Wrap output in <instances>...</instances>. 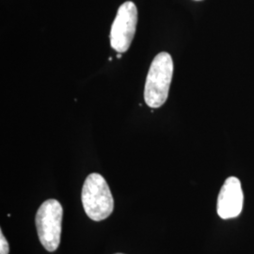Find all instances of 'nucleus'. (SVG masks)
I'll return each mask as SVG.
<instances>
[{
  "label": "nucleus",
  "mask_w": 254,
  "mask_h": 254,
  "mask_svg": "<svg viewBox=\"0 0 254 254\" xmlns=\"http://www.w3.org/2000/svg\"><path fill=\"white\" fill-rule=\"evenodd\" d=\"M172 56L161 52L154 57L147 74L144 88V100L151 109L162 107L169 96L173 79Z\"/></svg>",
  "instance_id": "f257e3e1"
},
{
  "label": "nucleus",
  "mask_w": 254,
  "mask_h": 254,
  "mask_svg": "<svg viewBox=\"0 0 254 254\" xmlns=\"http://www.w3.org/2000/svg\"><path fill=\"white\" fill-rule=\"evenodd\" d=\"M81 200L85 213L94 221L109 218L114 209L109 185L99 173H91L86 178L82 188Z\"/></svg>",
  "instance_id": "f03ea898"
},
{
  "label": "nucleus",
  "mask_w": 254,
  "mask_h": 254,
  "mask_svg": "<svg viewBox=\"0 0 254 254\" xmlns=\"http://www.w3.org/2000/svg\"><path fill=\"white\" fill-rule=\"evenodd\" d=\"M64 209L60 201L47 200L38 209L35 218L37 233L41 244L53 253L61 243Z\"/></svg>",
  "instance_id": "7ed1b4c3"
},
{
  "label": "nucleus",
  "mask_w": 254,
  "mask_h": 254,
  "mask_svg": "<svg viewBox=\"0 0 254 254\" xmlns=\"http://www.w3.org/2000/svg\"><path fill=\"white\" fill-rule=\"evenodd\" d=\"M137 9L134 2L123 3L114 19L110 30V46L118 53H125L129 49L136 34Z\"/></svg>",
  "instance_id": "20e7f679"
},
{
  "label": "nucleus",
  "mask_w": 254,
  "mask_h": 254,
  "mask_svg": "<svg viewBox=\"0 0 254 254\" xmlns=\"http://www.w3.org/2000/svg\"><path fill=\"white\" fill-rule=\"evenodd\" d=\"M244 194L238 178L231 176L226 179L218 193L217 211L223 219L238 217L243 209Z\"/></svg>",
  "instance_id": "39448f33"
},
{
  "label": "nucleus",
  "mask_w": 254,
  "mask_h": 254,
  "mask_svg": "<svg viewBox=\"0 0 254 254\" xmlns=\"http://www.w3.org/2000/svg\"><path fill=\"white\" fill-rule=\"evenodd\" d=\"M9 243L3 235L2 231H0V254H9Z\"/></svg>",
  "instance_id": "423d86ee"
},
{
  "label": "nucleus",
  "mask_w": 254,
  "mask_h": 254,
  "mask_svg": "<svg viewBox=\"0 0 254 254\" xmlns=\"http://www.w3.org/2000/svg\"><path fill=\"white\" fill-rule=\"evenodd\" d=\"M196 1H200V0H196Z\"/></svg>",
  "instance_id": "0eeeda50"
},
{
  "label": "nucleus",
  "mask_w": 254,
  "mask_h": 254,
  "mask_svg": "<svg viewBox=\"0 0 254 254\" xmlns=\"http://www.w3.org/2000/svg\"></svg>",
  "instance_id": "6e6552de"
}]
</instances>
